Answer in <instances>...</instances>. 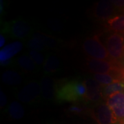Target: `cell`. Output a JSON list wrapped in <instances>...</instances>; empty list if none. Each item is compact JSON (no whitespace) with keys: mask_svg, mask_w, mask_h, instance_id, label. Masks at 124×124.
<instances>
[{"mask_svg":"<svg viewBox=\"0 0 124 124\" xmlns=\"http://www.w3.org/2000/svg\"><path fill=\"white\" fill-rule=\"evenodd\" d=\"M86 87L84 81L78 79L64 81L56 85L55 99L58 102H80L85 101Z\"/></svg>","mask_w":124,"mask_h":124,"instance_id":"6da1fadb","label":"cell"},{"mask_svg":"<svg viewBox=\"0 0 124 124\" xmlns=\"http://www.w3.org/2000/svg\"><path fill=\"white\" fill-rule=\"evenodd\" d=\"M82 49L88 58L101 60L110 59L106 45L102 43L97 35L86 38L83 43Z\"/></svg>","mask_w":124,"mask_h":124,"instance_id":"7a4b0ae2","label":"cell"},{"mask_svg":"<svg viewBox=\"0 0 124 124\" xmlns=\"http://www.w3.org/2000/svg\"><path fill=\"white\" fill-rule=\"evenodd\" d=\"M106 47L111 61L122 62L124 59V35L119 32H113L107 37Z\"/></svg>","mask_w":124,"mask_h":124,"instance_id":"3957f363","label":"cell"},{"mask_svg":"<svg viewBox=\"0 0 124 124\" xmlns=\"http://www.w3.org/2000/svg\"><path fill=\"white\" fill-rule=\"evenodd\" d=\"M3 32L14 39H25L31 36L32 27L26 20L17 19L4 23Z\"/></svg>","mask_w":124,"mask_h":124,"instance_id":"277c9868","label":"cell"},{"mask_svg":"<svg viewBox=\"0 0 124 124\" xmlns=\"http://www.w3.org/2000/svg\"><path fill=\"white\" fill-rule=\"evenodd\" d=\"M91 116L97 124H116L119 123L114 112L106 102L95 103L91 110Z\"/></svg>","mask_w":124,"mask_h":124,"instance_id":"5b68a950","label":"cell"},{"mask_svg":"<svg viewBox=\"0 0 124 124\" xmlns=\"http://www.w3.org/2000/svg\"><path fill=\"white\" fill-rule=\"evenodd\" d=\"M41 97L40 83L31 81L25 85L18 93L17 98L20 101L26 103H32L37 101Z\"/></svg>","mask_w":124,"mask_h":124,"instance_id":"8992f818","label":"cell"},{"mask_svg":"<svg viewBox=\"0 0 124 124\" xmlns=\"http://www.w3.org/2000/svg\"><path fill=\"white\" fill-rule=\"evenodd\" d=\"M117 10L112 4L111 1L101 0L97 2L93 10V16L97 20L106 22L116 16Z\"/></svg>","mask_w":124,"mask_h":124,"instance_id":"52a82bcc","label":"cell"},{"mask_svg":"<svg viewBox=\"0 0 124 124\" xmlns=\"http://www.w3.org/2000/svg\"><path fill=\"white\" fill-rule=\"evenodd\" d=\"M106 103L114 112L119 122L124 121V92H117L106 99Z\"/></svg>","mask_w":124,"mask_h":124,"instance_id":"ba28073f","label":"cell"},{"mask_svg":"<svg viewBox=\"0 0 124 124\" xmlns=\"http://www.w3.org/2000/svg\"><path fill=\"white\" fill-rule=\"evenodd\" d=\"M84 84L86 87L85 101L92 103H99L101 101L103 96V86L99 84L94 78H88L84 81Z\"/></svg>","mask_w":124,"mask_h":124,"instance_id":"9c48e42d","label":"cell"},{"mask_svg":"<svg viewBox=\"0 0 124 124\" xmlns=\"http://www.w3.org/2000/svg\"><path fill=\"white\" fill-rule=\"evenodd\" d=\"M23 45L19 41H15L1 50L0 51V61L1 65L8 64L9 60L15 56L19 51L22 50Z\"/></svg>","mask_w":124,"mask_h":124,"instance_id":"30bf717a","label":"cell"},{"mask_svg":"<svg viewBox=\"0 0 124 124\" xmlns=\"http://www.w3.org/2000/svg\"><path fill=\"white\" fill-rule=\"evenodd\" d=\"M41 88V97L46 101H52L55 99L56 84L54 81L48 76L44 77L40 82Z\"/></svg>","mask_w":124,"mask_h":124,"instance_id":"8fae6325","label":"cell"},{"mask_svg":"<svg viewBox=\"0 0 124 124\" xmlns=\"http://www.w3.org/2000/svg\"><path fill=\"white\" fill-rule=\"evenodd\" d=\"M1 79L4 84L10 86L21 84L23 81L22 75L17 71L12 70L4 72L1 76Z\"/></svg>","mask_w":124,"mask_h":124,"instance_id":"7c38bea8","label":"cell"},{"mask_svg":"<svg viewBox=\"0 0 124 124\" xmlns=\"http://www.w3.org/2000/svg\"><path fill=\"white\" fill-rule=\"evenodd\" d=\"M60 60L58 57L51 54L48 56L44 63V72L45 75H52L57 72L60 67Z\"/></svg>","mask_w":124,"mask_h":124,"instance_id":"4fadbf2b","label":"cell"},{"mask_svg":"<svg viewBox=\"0 0 124 124\" xmlns=\"http://www.w3.org/2000/svg\"><path fill=\"white\" fill-rule=\"evenodd\" d=\"M106 26L111 31L115 32H124V13L110 19L105 23Z\"/></svg>","mask_w":124,"mask_h":124,"instance_id":"5bb4252c","label":"cell"},{"mask_svg":"<svg viewBox=\"0 0 124 124\" xmlns=\"http://www.w3.org/2000/svg\"><path fill=\"white\" fill-rule=\"evenodd\" d=\"M9 116L15 120L21 119L25 115V110L22 105L19 102L14 101L9 104L8 107Z\"/></svg>","mask_w":124,"mask_h":124,"instance_id":"9a60e30c","label":"cell"},{"mask_svg":"<svg viewBox=\"0 0 124 124\" xmlns=\"http://www.w3.org/2000/svg\"><path fill=\"white\" fill-rule=\"evenodd\" d=\"M17 64L22 70L26 72H32L36 69V64L29 55L22 54L17 59Z\"/></svg>","mask_w":124,"mask_h":124,"instance_id":"2e32d148","label":"cell"},{"mask_svg":"<svg viewBox=\"0 0 124 124\" xmlns=\"http://www.w3.org/2000/svg\"><path fill=\"white\" fill-rule=\"evenodd\" d=\"M124 92V81H118L103 88V96L106 99L110 94L117 92Z\"/></svg>","mask_w":124,"mask_h":124,"instance_id":"e0dca14e","label":"cell"},{"mask_svg":"<svg viewBox=\"0 0 124 124\" xmlns=\"http://www.w3.org/2000/svg\"><path fill=\"white\" fill-rule=\"evenodd\" d=\"M33 35L39 38L47 48L53 49L57 46L58 40L52 36L48 35L43 33V32H35L33 34Z\"/></svg>","mask_w":124,"mask_h":124,"instance_id":"ac0fdd59","label":"cell"},{"mask_svg":"<svg viewBox=\"0 0 124 124\" xmlns=\"http://www.w3.org/2000/svg\"><path fill=\"white\" fill-rule=\"evenodd\" d=\"M93 78L103 87L119 81L111 74H96L93 75Z\"/></svg>","mask_w":124,"mask_h":124,"instance_id":"d6986e66","label":"cell"},{"mask_svg":"<svg viewBox=\"0 0 124 124\" xmlns=\"http://www.w3.org/2000/svg\"><path fill=\"white\" fill-rule=\"evenodd\" d=\"M28 46L31 50L37 52H42L47 49L45 45L42 43V41L33 35L31 36V37L29 38L28 41Z\"/></svg>","mask_w":124,"mask_h":124,"instance_id":"ffe728a7","label":"cell"},{"mask_svg":"<svg viewBox=\"0 0 124 124\" xmlns=\"http://www.w3.org/2000/svg\"><path fill=\"white\" fill-rule=\"evenodd\" d=\"M28 55L31 58V59L35 63L37 66L44 65L45 62L44 57L40 52L35 51L32 50H30L28 52Z\"/></svg>","mask_w":124,"mask_h":124,"instance_id":"44dd1931","label":"cell"},{"mask_svg":"<svg viewBox=\"0 0 124 124\" xmlns=\"http://www.w3.org/2000/svg\"><path fill=\"white\" fill-rule=\"evenodd\" d=\"M111 1L116 10H124V0H114Z\"/></svg>","mask_w":124,"mask_h":124,"instance_id":"7402d4cb","label":"cell"},{"mask_svg":"<svg viewBox=\"0 0 124 124\" xmlns=\"http://www.w3.org/2000/svg\"><path fill=\"white\" fill-rule=\"evenodd\" d=\"M7 103V98L4 93L1 90L0 92V106L1 108H3Z\"/></svg>","mask_w":124,"mask_h":124,"instance_id":"603a6c76","label":"cell"},{"mask_svg":"<svg viewBox=\"0 0 124 124\" xmlns=\"http://www.w3.org/2000/svg\"><path fill=\"white\" fill-rule=\"evenodd\" d=\"M69 112L73 114H79L82 112V108L78 106H72L69 108Z\"/></svg>","mask_w":124,"mask_h":124,"instance_id":"cb8c5ba5","label":"cell"},{"mask_svg":"<svg viewBox=\"0 0 124 124\" xmlns=\"http://www.w3.org/2000/svg\"><path fill=\"white\" fill-rule=\"evenodd\" d=\"M5 41H6V39H5V37L2 34L0 36V47L2 48L4 46V45L5 44Z\"/></svg>","mask_w":124,"mask_h":124,"instance_id":"d4e9b609","label":"cell"},{"mask_svg":"<svg viewBox=\"0 0 124 124\" xmlns=\"http://www.w3.org/2000/svg\"><path fill=\"white\" fill-rule=\"evenodd\" d=\"M116 124H124V121H121V122H119V123H117Z\"/></svg>","mask_w":124,"mask_h":124,"instance_id":"484cf974","label":"cell"},{"mask_svg":"<svg viewBox=\"0 0 124 124\" xmlns=\"http://www.w3.org/2000/svg\"><path fill=\"white\" fill-rule=\"evenodd\" d=\"M122 62H123V63H124V60H123V61H122Z\"/></svg>","mask_w":124,"mask_h":124,"instance_id":"4316f807","label":"cell"},{"mask_svg":"<svg viewBox=\"0 0 124 124\" xmlns=\"http://www.w3.org/2000/svg\"><path fill=\"white\" fill-rule=\"evenodd\" d=\"M121 33H122V34H123V35H124V32H121Z\"/></svg>","mask_w":124,"mask_h":124,"instance_id":"83f0119b","label":"cell"},{"mask_svg":"<svg viewBox=\"0 0 124 124\" xmlns=\"http://www.w3.org/2000/svg\"></svg>","mask_w":124,"mask_h":124,"instance_id":"f1b7e54d","label":"cell"}]
</instances>
